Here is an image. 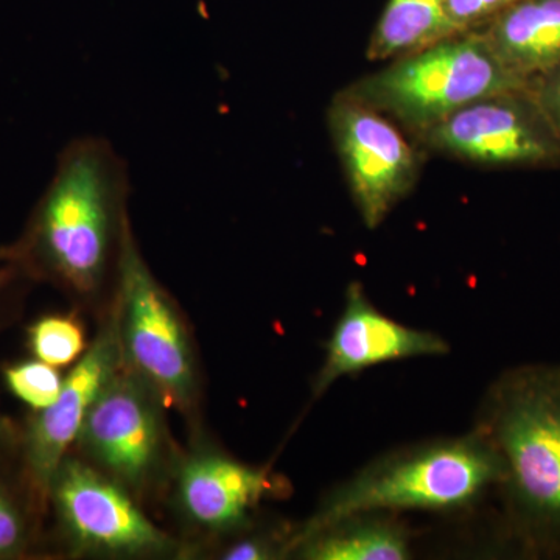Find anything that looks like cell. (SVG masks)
Listing matches in <instances>:
<instances>
[{"instance_id":"cell-8","label":"cell","mask_w":560,"mask_h":560,"mask_svg":"<svg viewBox=\"0 0 560 560\" xmlns=\"http://www.w3.org/2000/svg\"><path fill=\"white\" fill-rule=\"evenodd\" d=\"M419 135L431 149L482 165L560 161V139L529 90L470 103Z\"/></svg>"},{"instance_id":"cell-3","label":"cell","mask_w":560,"mask_h":560,"mask_svg":"<svg viewBox=\"0 0 560 560\" xmlns=\"http://www.w3.org/2000/svg\"><path fill=\"white\" fill-rule=\"evenodd\" d=\"M499 453L480 430L458 440L418 445L375 460L334 490L290 541L287 551L312 534L366 512L453 510L503 481Z\"/></svg>"},{"instance_id":"cell-4","label":"cell","mask_w":560,"mask_h":560,"mask_svg":"<svg viewBox=\"0 0 560 560\" xmlns=\"http://www.w3.org/2000/svg\"><path fill=\"white\" fill-rule=\"evenodd\" d=\"M529 86L530 80L504 66L480 33H470L397 58L342 95L422 132L470 103Z\"/></svg>"},{"instance_id":"cell-9","label":"cell","mask_w":560,"mask_h":560,"mask_svg":"<svg viewBox=\"0 0 560 560\" xmlns=\"http://www.w3.org/2000/svg\"><path fill=\"white\" fill-rule=\"evenodd\" d=\"M329 128L361 219L375 230L418 178L416 151L382 113L342 94L331 103Z\"/></svg>"},{"instance_id":"cell-14","label":"cell","mask_w":560,"mask_h":560,"mask_svg":"<svg viewBox=\"0 0 560 560\" xmlns=\"http://www.w3.org/2000/svg\"><path fill=\"white\" fill-rule=\"evenodd\" d=\"M298 558L311 560H404L411 556L399 523L366 514L350 515L294 545Z\"/></svg>"},{"instance_id":"cell-21","label":"cell","mask_w":560,"mask_h":560,"mask_svg":"<svg viewBox=\"0 0 560 560\" xmlns=\"http://www.w3.org/2000/svg\"><path fill=\"white\" fill-rule=\"evenodd\" d=\"M221 558L228 560H259L271 559L272 550L268 541L264 540H243L232 545L221 555Z\"/></svg>"},{"instance_id":"cell-13","label":"cell","mask_w":560,"mask_h":560,"mask_svg":"<svg viewBox=\"0 0 560 560\" xmlns=\"http://www.w3.org/2000/svg\"><path fill=\"white\" fill-rule=\"evenodd\" d=\"M480 35L518 75H541L560 66V0H515Z\"/></svg>"},{"instance_id":"cell-11","label":"cell","mask_w":560,"mask_h":560,"mask_svg":"<svg viewBox=\"0 0 560 560\" xmlns=\"http://www.w3.org/2000/svg\"><path fill=\"white\" fill-rule=\"evenodd\" d=\"M326 349V360L313 388L315 396H323L345 375L385 361L444 355L448 352L447 342L433 331L401 326L378 312L359 282L349 285L345 311Z\"/></svg>"},{"instance_id":"cell-18","label":"cell","mask_w":560,"mask_h":560,"mask_svg":"<svg viewBox=\"0 0 560 560\" xmlns=\"http://www.w3.org/2000/svg\"><path fill=\"white\" fill-rule=\"evenodd\" d=\"M515 0H445L448 18L459 33L486 24Z\"/></svg>"},{"instance_id":"cell-19","label":"cell","mask_w":560,"mask_h":560,"mask_svg":"<svg viewBox=\"0 0 560 560\" xmlns=\"http://www.w3.org/2000/svg\"><path fill=\"white\" fill-rule=\"evenodd\" d=\"M529 92L560 139V66L530 79Z\"/></svg>"},{"instance_id":"cell-7","label":"cell","mask_w":560,"mask_h":560,"mask_svg":"<svg viewBox=\"0 0 560 560\" xmlns=\"http://www.w3.org/2000/svg\"><path fill=\"white\" fill-rule=\"evenodd\" d=\"M49 492L66 533L81 551L136 558L175 548V540L140 511L130 490L90 464L62 460Z\"/></svg>"},{"instance_id":"cell-1","label":"cell","mask_w":560,"mask_h":560,"mask_svg":"<svg viewBox=\"0 0 560 560\" xmlns=\"http://www.w3.org/2000/svg\"><path fill=\"white\" fill-rule=\"evenodd\" d=\"M128 191L127 164L109 140L73 139L33 219L28 243L43 270L81 296L97 293L131 230Z\"/></svg>"},{"instance_id":"cell-20","label":"cell","mask_w":560,"mask_h":560,"mask_svg":"<svg viewBox=\"0 0 560 560\" xmlns=\"http://www.w3.org/2000/svg\"><path fill=\"white\" fill-rule=\"evenodd\" d=\"M24 539V525L20 512L0 490V558L20 550Z\"/></svg>"},{"instance_id":"cell-2","label":"cell","mask_w":560,"mask_h":560,"mask_svg":"<svg viewBox=\"0 0 560 560\" xmlns=\"http://www.w3.org/2000/svg\"><path fill=\"white\" fill-rule=\"evenodd\" d=\"M478 430L503 463L512 512L536 539L560 544V366L501 377Z\"/></svg>"},{"instance_id":"cell-22","label":"cell","mask_w":560,"mask_h":560,"mask_svg":"<svg viewBox=\"0 0 560 560\" xmlns=\"http://www.w3.org/2000/svg\"><path fill=\"white\" fill-rule=\"evenodd\" d=\"M11 278V271L7 270V268H2L0 270V290L3 289V285H5L7 282H9Z\"/></svg>"},{"instance_id":"cell-17","label":"cell","mask_w":560,"mask_h":560,"mask_svg":"<svg viewBox=\"0 0 560 560\" xmlns=\"http://www.w3.org/2000/svg\"><path fill=\"white\" fill-rule=\"evenodd\" d=\"M5 382L11 393L35 410L43 411L60 396L62 382L57 368L44 361H27L5 371Z\"/></svg>"},{"instance_id":"cell-16","label":"cell","mask_w":560,"mask_h":560,"mask_svg":"<svg viewBox=\"0 0 560 560\" xmlns=\"http://www.w3.org/2000/svg\"><path fill=\"white\" fill-rule=\"evenodd\" d=\"M28 337L36 359L54 368L77 363L90 348L83 327L70 316H46L36 320Z\"/></svg>"},{"instance_id":"cell-10","label":"cell","mask_w":560,"mask_h":560,"mask_svg":"<svg viewBox=\"0 0 560 560\" xmlns=\"http://www.w3.org/2000/svg\"><path fill=\"white\" fill-rule=\"evenodd\" d=\"M121 366L124 359L116 316L110 312L108 323L65 377L58 399L46 410L39 411L28 430V464L40 488L50 489L58 467L68 458L66 453L70 445L79 440L92 405Z\"/></svg>"},{"instance_id":"cell-5","label":"cell","mask_w":560,"mask_h":560,"mask_svg":"<svg viewBox=\"0 0 560 560\" xmlns=\"http://www.w3.org/2000/svg\"><path fill=\"white\" fill-rule=\"evenodd\" d=\"M116 280L113 312L125 366L153 386L165 405L187 410L197 393L189 334L131 230L121 245Z\"/></svg>"},{"instance_id":"cell-12","label":"cell","mask_w":560,"mask_h":560,"mask_svg":"<svg viewBox=\"0 0 560 560\" xmlns=\"http://www.w3.org/2000/svg\"><path fill=\"white\" fill-rule=\"evenodd\" d=\"M271 490L267 471L219 453L190 456L180 466L176 480L180 511L191 523L208 530L242 525Z\"/></svg>"},{"instance_id":"cell-6","label":"cell","mask_w":560,"mask_h":560,"mask_svg":"<svg viewBox=\"0 0 560 560\" xmlns=\"http://www.w3.org/2000/svg\"><path fill=\"white\" fill-rule=\"evenodd\" d=\"M162 405L158 390L124 364L81 427L77 442L84 456L130 492L145 489L167 448Z\"/></svg>"},{"instance_id":"cell-15","label":"cell","mask_w":560,"mask_h":560,"mask_svg":"<svg viewBox=\"0 0 560 560\" xmlns=\"http://www.w3.org/2000/svg\"><path fill=\"white\" fill-rule=\"evenodd\" d=\"M456 35L445 0H389L366 55L371 61L400 58Z\"/></svg>"}]
</instances>
